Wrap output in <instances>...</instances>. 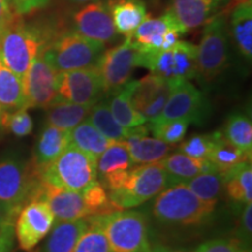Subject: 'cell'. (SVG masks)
I'll return each instance as SVG.
<instances>
[{"mask_svg":"<svg viewBox=\"0 0 252 252\" xmlns=\"http://www.w3.org/2000/svg\"><path fill=\"white\" fill-rule=\"evenodd\" d=\"M216 204L201 200L185 184H179L169 186L157 195L152 213L163 225L187 228L207 223Z\"/></svg>","mask_w":252,"mask_h":252,"instance_id":"cell-1","label":"cell"},{"mask_svg":"<svg viewBox=\"0 0 252 252\" xmlns=\"http://www.w3.org/2000/svg\"><path fill=\"white\" fill-rule=\"evenodd\" d=\"M108 239L111 252H152L150 226L145 214L137 210L94 215Z\"/></svg>","mask_w":252,"mask_h":252,"instance_id":"cell-2","label":"cell"},{"mask_svg":"<svg viewBox=\"0 0 252 252\" xmlns=\"http://www.w3.org/2000/svg\"><path fill=\"white\" fill-rule=\"evenodd\" d=\"M40 182L39 171L32 161L17 153L0 159V203L11 212L19 214L33 201Z\"/></svg>","mask_w":252,"mask_h":252,"instance_id":"cell-3","label":"cell"},{"mask_svg":"<svg viewBox=\"0 0 252 252\" xmlns=\"http://www.w3.org/2000/svg\"><path fill=\"white\" fill-rule=\"evenodd\" d=\"M104 50V43L88 39L72 30L47 41L40 54L56 71L63 72L94 67Z\"/></svg>","mask_w":252,"mask_h":252,"instance_id":"cell-4","label":"cell"},{"mask_svg":"<svg viewBox=\"0 0 252 252\" xmlns=\"http://www.w3.org/2000/svg\"><path fill=\"white\" fill-rule=\"evenodd\" d=\"M43 182L68 190L82 191L96 181L97 159L69 144L54 161L39 169Z\"/></svg>","mask_w":252,"mask_h":252,"instance_id":"cell-5","label":"cell"},{"mask_svg":"<svg viewBox=\"0 0 252 252\" xmlns=\"http://www.w3.org/2000/svg\"><path fill=\"white\" fill-rule=\"evenodd\" d=\"M48 41L36 28L15 20L0 34V60L23 80L33 60Z\"/></svg>","mask_w":252,"mask_h":252,"instance_id":"cell-6","label":"cell"},{"mask_svg":"<svg viewBox=\"0 0 252 252\" xmlns=\"http://www.w3.org/2000/svg\"><path fill=\"white\" fill-rule=\"evenodd\" d=\"M167 188V178L161 161L131 167L118 189L108 191L111 203L118 210L140 206Z\"/></svg>","mask_w":252,"mask_h":252,"instance_id":"cell-7","label":"cell"},{"mask_svg":"<svg viewBox=\"0 0 252 252\" xmlns=\"http://www.w3.org/2000/svg\"><path fill=\"white\" fill-rule=\"evenodd\" d=\"M197 47V75L206 82L216 80L229 64V27L225 14L219 13L203 25Z\"/></svg>","mask_w":252,"mask_h":252,"instance_id":"cell-8","label":"cell"},{"mask_svg":"<svg viewBox=\"0 0 252 252\" xmlns=\"http://www.w3.org/2000/svg\"><path fill=\"white\" fill-rule=\"evenodd\" d=\"M138 67L168 81H189L197 75V46L179 40L168 49L152 54L139 53Z\"/></svg>","mask_w":252,"mask_h":252,"instance_id":"cell-9","label":"cell"},{"mask_svg":"<svg viewBox=\"0 0 252 252\" xmlns=\"http://www.w3.org/2000/svg\"><path fill=\"white\" fill-rule=\"evenodd\" d=\"M138 61L139 50L130 37H126L117 47L104 50L94 67L99 72L105 96L122 89L131 81Z\"/></svg>","mask_w":252,"mask_h":252,"instance_id":"cell-10","label":"cell"},{"mask_svg":"<svg viewBox=\"0 0 252 252\" xmlns=\"http://www.w3.org/2000/svg\"><path fill=\"white\" fill-rule=\"evenodd\" d=\"M209 113L206 96L187 80L174 81L165 108L157 121H187L200 124Z\"/></svg>","mask_w":252,"mask_h":252,"instance_id":"cell-11","label":"cell"},{"mask_svg":"<svg viewBox=\"0 0 252 252\" xmlns=\"http://www.w3.org/2000/svg\"><path fill=\"white\" fill-rule=\"evenodd\" d=\"M54 223V214L45 201H32L25 204L14 223L19 248L28 252L33 250L48 236Z\"/></svg>","mask_w":252,"mask_h":252,"instance_id":"cell-12","label":"cell"},{"mask_svg":"<svg viewBox=\"0 0 252 252\" xmlns=\"http://www.w3.org/2000/svg\"><path fill=\"white\" fill-rule=\"evenodd\" d=\"M58 94L59 98L86 106L94 105L105 96L96 67L60 72Z\"/></svg>","mask_w":252,"mask_h":252,"instance_id":"cell-13","label":"cell"},{"mask_svg":"<svg viewBox=\"0 0 252 252\" xmlns=\"http://www.w3.org/2000/svg\"><path fill=\"white\" fill-rule=\"evenodd\" d=\"M184 33L169 12L159 18L147 17L130 39L141 54H152L171 48Z\"/></svg>","mask_w":252,"mask_h":252,"instance_id":"cell-14","label":"cell"},{"mask_svg":"<svg viewBox=\"0 0 252 252\" xmlns=\"http://www.w3.org/2000/svg\"><path fill=\"white\" fill-rule=\"evenodd\" d=\"M59 74L41 54L33 60L23 78L27 109H47L59 98Z\"/></svg>","mask_w":252,"mask_h":252,"instance_id":"cell-15","label":"cell"},{"mask_svg":"<svg viewBox=\"0 0 252 252\" xmlns=\"http://www.w3.org/2000/svg\"><path fill=\"white\" fill-rule=\"evenodd\" d=\"M174 81H168L158 75L151 74L135 81L131 94L133 108L146 122L157 121L165 108Z\"/></svg>","mask_w":252,"mask_h":252,"instance_id":"cell-16","label":"cell"},{"mask_svg":"<svg viewBox=\"0 0 252 252\" xmlns=\"http://www.w3.org/2000/svg\"><path fill=\"white\" fill-rule=\"evenodd\" d=\"M33 201H45L54 214L55 222L76 220L91 216L82 191L55 187L42 180L37 187Z\"/></svg>","mask_w":252,"mask_h":252,"instance_id":"cell-17","label":"cell"},{"mask_svg":"<svg viewBox=\"0 0 252 252\" xmlns=\"http://www.w3.org/2000/svg\"><path fill=\"white\" fill-rule=\"evenodd\" d=\"M74 27L81 35L104 45L113 42L118 34L109 5L102 1L89 2L78 9L74 14Z\"/></svg>","mask_w":252,"mask_h":252,"instance_id":"cell-18","label":"cell"},{"mask_svg":"<svg viewBox=\"0 0 252 252\" xmlns=\"http://www.w3.org/2000/svg\"><path fill=\"white\" fill-rule=\"evenodd\" d=\"M228 2L229 0H171L167 12L172 14L184 33H187L206 25Z\"/></svg>","mask_w":252,"mask_h":252,"instance_id":"cell-19","label":"cell"},{"mask_svg":"<svg viewBox=\"0 0 252 252\" xmlns=\"http://www.w3.org/2000/svg\"><path fill=\"white\" fill-rule=\"evenodd\" d=\"M149 127L145 124L130 128V133L124 144L133 163H153L162 161L171 152V145L163 143L156 137H147Z\"/></svg>","mask_w":252,"mask_h":252,"instance_id":"cell-20","label":"cell"},{"mask_svg":"<svg viewBox=\"0 0 252 252\" xmlns=\"http://www.w3.org/2000/svg\"><path fill=\"white\" fill-rule=\"evenodd\" d=\"M167 178V187L186 184L203 172L216 169L207 159H196L178 152L168 154L161 161Z\"/></svg>","mask_w":252,"mask_h":252,"instance_id":"cell-21","label":"cell"},{"mask_svg":"<svg viewBox=\"0 0 252 252\" xmlns=\"http://www.w3.org/2000/svg\"><path fill=\"white\" fill-rule=\"evenodd\" d=\"M69 144H70L69 131L45 124L34 147L32 162L39 171L48 163L54 161Z\"/></svg>","mask_w":252,"mask_h":252,"instance_id":"cell-22","label":"cell"},{"mask_svg":"<svg viewBox=\"0 0 252 252\" xmlns=\"http://www.w3.org/2000/svg\"><path fill=\"white\" fill-rule=\"evenodd\" d=\"M108 5L116 31L126 37L133 35L139 25L149 17L141 0H112Z\"/></svg>","mask_w":252,"mask_h":252,"instance_id":"cell-23","label":"cell"},{"mask_svg":"<svg viewBox=\"0 0 252 252\" xmlns=\"http://www.w3.org/2000/svg\"><path fill=\"white\" fill-rule=\"evenodd\" d=\"M229 35L245 60L252 58V1L243 0L234 8L230 15Z\"/></svg>","mask_w":252,"mask_h":252,"instance_id":"cell-24","label":"cell"},{"mask_svg":"<svg viewBox=\"0 0 252 252\" xmlns=\"http://www.w3.org/2000/svg\"><path fill=\"white\" fill-rule=\"evenodd\" d=\"M88 224V219L55 222L41 252H74Z\"/></svg>","mask_w":252,"mask_h":252,"instance_id":"cell-25","label":"cell"},{"mask_svg":"<svg viewBox=\"0 0 252 252\" xmlns=\"http://www.w3.org/2000/svg\"><path fill=\"white\" fill-rule=\"evenodd\" d=\"M91 106L80 105L58 98L46 109V124L70 131L80 123L86 121Z\"/></svg>","mask_w":252,"mask_h":252,"instance_id":"cell-26","label":"cell"},{"mask_svg":"<svg viewBox=\"0 0 252 252\" xmlns=\"http://www.w3.org/2000/svg\"><path fill=\"white\" fill-rule=\"evenodd\" d=\"M223 189L231 201L237 203L252 202V167L245 161L223 173Z\"/></svg>","mask_w":252,"mask_h":252,"instance_id":"cell-27","label":"cell"},{"mask_svg":"<svg viewBox=\"0 0 252 252\" xmlns=\"http://www.w3.org/2000/svg\"><path fill=\"white\" fill-rule=\"evenodd\" d=\"M135 86V81H130L122 89L109 96V108L113 118L125 128H132L135 126L143 125L145 118L137 112L131 102V94Z\"/></svg>","mask_w":252,"mask_h":252,"instance_id":"cell-28","label":"cell"},{"mask_svg":"<svg viewBox=\"0 0 252 252\" xmlns=\"http://www.w3.org/2000/svg\"><path fill=\"white\" fill-rule=\"evenodd\" d=\"M70 144L94 158H98L112 143L104 137L91 123L86 119L69 131Z\"/></svg>","mask_w":252,"mask_h":252,"instance_id":"cell-29","label":"cell"},{"mask_svg":"<svg viewBox=\"0 0 252 252\" xmlns=\"http://www.w3.org/2000/svg\"><path fill=\"white\" fill-rule=\"evenodd\" d=\"M213 134V147L210 151L209 160L217 171L220 173L228 172L232 167L245 161H251V157H248L242 151L236 149L225 139L222 131H216Z\"/></svg>","mask_w":252,"mask_h":252,"instance_id":"cell-30","label":"cell"},{"mask_svg":"<svg viewBox=\"0 0 252 252\" xmlns=\"http://www.w3.org/2000/svg\"><path fill=\"white\" fill-rule=\"evenodd\" d=\"M0 106L7 112L27 109L23 80L4 64L0 65Z\"/></svg>","mask_w":252,"mask_h":252,"instance_id":"cell-31","label":"cell"},{"mask_svg":"<svg viewBox=\"0 0 252 252\" xmlns=\"http://www.w3.org/2000/svg\"><path fill=\"white\" fill-rule=\"evenodd\" d=\"M88 121L111 141H123L128 137L130 128H125L113 118L108 100L100 99L91 106Z\"/></svg>","mask_w":252,"mask_h":252,"instance_id":"cell-32","label":"cell"},{"mask_svg":"<svg viewBox=\"0 0 252 252\" xmlns=\"http://www.w3.org/2000/svg\"><path fill=\"white\" fill-rule=\"evenodd\" d=\"M222 134L236 149L242 151L248 157H251L252 123L250 117L241 112L232 113L226 119Z\"/></svg>","mask_w":252,"mask_h":252,"instance_id":"cell-33","label":"cell"},{"mask_svg":"<svg viewBox=\"0 0 252 252\" xmlns=\"http://www.w3.org/2000/svg\"><path fill=\"white\" fill-rule=\"evenodd\" d=\"M132 166L133 162L124 141H112L108 149L97 158V174L100 178L127 171Z\"/></svg>","mask_w":252,"mask_h":252,"instance_id":"cell-34","label":"cell"},{"mask_svg":"<svg viewBox=\"0 0 252 252\" xmlns=\"http://www.w3.org/2000/svg\"><path fill=\"white\" fill-rule=\"evenodd\" d=\"M185 185L201 200L217 203L223 191V173L217 169L203 172Z\"/></svg>","mask_w":252,"mask_h":252,"instance_id":"cell-35","label":"cell"},{"mask_svg":"<svg viewBox=\"0 0 252 252\" xmlns=\"http://www.w3.org/2000/svg\"><path fill=\"white\" fill-rule=\"evenodd\" d=\"M88 228L78 239L74 252H111L102 226L94 216L88 217Z\"/></svg>","mask_w":252,"mask_h":252,"instance_id":"cell-36","label":"cell"},{"mask_svg":"<svg viewBox=\"0 0 252 252\" xmlns=\"http://www.w3.org/2000/svg\"><path fill=\"white\" fill-rule=\"evenodd\" d=\"M147 125L154 137L168 145H176L184 140L190 123L187 121H153Z\"/></svg>","mask_w":252,"mask_h":252,"instance_id":"cell-37","label":"cell"},{"mask_svg":"<svg viewBox=\"0 0 252 252\" xmlns=\"http://www.w3.org/2000/svg\"><path fill=\"white\" fill-rule=\"evenodd\" d=\"M2 130H7L19 138L30 135L33 130V121H32L27 109H18L11 112L4 111Z\"/></svg>","mask_w":252,"mask_h":252,"instance_id":"cell-38","label":"cell"},{"mask_svg":"<svg viewBox=\"0 0 252 252\" xmlns=\"http://www.w3.org/2000/svg\"><path fill=\"white\" fill-rule=\"evenodd\" d=\"M213 147V134H195L180 144L181 153L196 159H208Z\"/></svg>","mask_w":252,"mask_h":252,"instance_id":"cell-39","label":"cell"},{"mask_svg":"<svg viewBox=\"0 0 252 252\" xmlns=\"http://www.w3.org/2000/svg\"><path fill=\"white\" fill-rule=\"evenodd\" d=\"M194 252H251V248L236 237L214 238L203 242Z\"/></svg>","mask_w":252,"mask_h":252,"instance_id":"cell-40","label":"cell"},{"mask_svg":"<svg viewBox=\"0 0 252 252\" xmlns=\"http://www.w3.org/2000/svg\"><path fill=\"white\" fill-rule=\"evenodd\" d=\"M252 234V204L245 203L238 220V230L236 238L250 247Z\"/></svg>","mask_w":252,"mask_h":252,"instance_id":"cell-41","label":"cell"},{"mask_svg":"<svg viewBox=\"0 0 252 252\" xmlns=\"http://www.w3.org/2000/svg\"><path fill=\"white\" fill-rule=\"evenodd\" d=\"M14 236V220H9L0 229V252H12Z\"/></svg>","mask_w":252,"mask_h":252,"instance_id":"cell-42","label":"cell"},{"mask_svg":"<svg viewBox=\"0 0 252 252\" xmlns=\"http://www.w3.org/2000/svg\"><path fill=\"white\" fill-rule=\"evenodd\" d=\"M49 0H11L13 9L18 14H27L45 7Z\"/></svg>","mask_w":252,"mask_h":252,"instance_id":"cell-43","label":"cell"},{"mask_svg":"<svg viewBox=\"0 0 252 252\" xmlns=\"http://www.w3.org/2000/svg\"><path fill=\"white\" fill-rule=\"evenodd\" d=\"M17 14V12L12 9L9 0H0V34L18 20Z\"/></svg>","mask_w":252,"mask_h":252,"instance_id":"cell-44","label":"cell"},{"mask_svg":"<svg viewBox=\"0 0 252 252\" xmlns=\"http://www.w3.org/2000/svg\"><path fill=\"white\" fill-rule=\"evenodd\" d=\"M17 216L18 214L11 212V210H8L7 208H5L0 203V229L2 228V225H5L6 223L9 222V220H14Z\"/></svg>","mask_w":252,"mask_h":252,"instance_id":"cell-45","label":"cell"},{"mask_svg":"<svg viewBox=\"0 0 252 252\" xmlns=\"http://www.w3.org/2000/svg\"><path fill=\"white\" fill-rule=\"evenodd\" d=\"M152 252H189V251L178 250V249L163 247V245H157V247H153Z\"/></svg>","mask_w":252,"mask_h":252,"instance_id":"cell-46","label":"cell"},{"mask_svg":"<svg viewBox=\"0 0 252 252\" xmlns=\"http://www.w3.org/2000/svg\"><path fill=\"white\" fill-rule=\"evenodd\" d=\"M69 1L75 5H83V4H89V2H93V1H98V0H69Z\"/></svg>","mask_w":252,"mask_h":252,"instance_id":"cell-47","label":"cell"},{"mask_svg":"<svg viewBox=\"0 0 252 252\" xmlns=\"http://www.w3.org/2000/svg\"><path fill=\"white\" fill-rule=\"evenodd\" d=\"M2 117H4V109L0 106V130H2Z\"/></svg>","mask_w":252,"mask_h":252,"instance_id":"cell-48","label":"cell"},{"mask_svg":"<svg viewBox=\"0 0 252 252\" xmlns=\"http://www.w3.org/2000/svg\"><path fill=\"white\" fill-rule=\"evenodd\" d=\"M2 64V62H1V60H0V65H1Z\"/></svg>","mask_w":252,"mask_h":252,"instance_id":"cell-49","label":"cell"},{"mask_svg":"<svg viewBox=\"0 0 252 252\" xmlns=\"http://www.w3.org/2000/svg\"><path fill=\"white\" fill-rule=\"evenodd\" d=\"M238 1H243V0H238Z\"/></svg>","mask_w":252,"mask_h":252,"instance_id":"cell-50","label":"cell"}]
</instances>
